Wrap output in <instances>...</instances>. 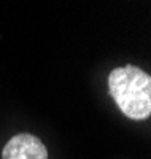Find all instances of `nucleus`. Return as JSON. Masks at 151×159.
I'll use <instances>...</instances> for the list:
<instances>
[{
    "label": "nucleus",
    "instance_id": "obj_2",
    "mask_svg": "<svg viewBox=\"0 0 151 159\" xmlns=\"http://www.w3.org/2000/svg\"><path fill=\"white\" fill-rule=\"evenodd\" d=\"M2 159H48V151L35 135L19 134L5 145Z\"/></svg>",
    "mask_w": 151,
    "mask_h": 159
},
{
    "label": "nucleus",
    "instance_id": "obj_1",
    "mask_svg": "<svg viewBox=\"0 0 151 159\" xmlns=\"http://www.w3.org/2000/svg\"><path fill=\"white\" fill-rule=\"evenodd\" d=\"M110 94L126 116L145 119L151 113V78L142 69L126 65L108 76Z\"/></svg>",
    "mask_w": 151,
    "mask_h": 159
}]
</instances>
